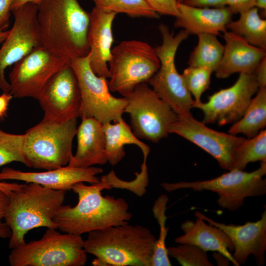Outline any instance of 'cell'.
<instances>
[{"label": "cell", "mask_w": 266, "mask_h": 266, "mask_svg": "<svg viewBox=\"0 0 266 266\" xmlns=\"http://www.w3.org/2000/svg\"><path fill=\"white\" fill-rule=\"evenodd\" d=\"M168 256L176 259L182 266H213L206 252L191 244H178L167 248Z\"/></svg>", "instance_id": "obj_32"}, {"label": "cell", "mask_w": 266, "mask_h": 266, "mask_svg": "<svg viewBox=\"0 0 266 266\" xmlns=\"http://www.w3.org/2000/svg\"><path fill=\"white\" fill-rule=\"evenodd\" d=\"M195 216V222L187 220L181 224L180 227L184 234L176 237L175 242L195 245L206 252L220 253L236 266L230 253L233 251L234 248L229 236L219 228L207 224L202 218Z\"/></svg>", "instance_id": "obj_23"}, {"label": "cell", "mask_w": 266, "mask_h": 266, "mask_svg": "<svg viewBox=\"0 0 266 266\" xmlns=\"http://www.w3.org/2000/svg\"><path fill=\"white\" fill-rule=\"evenodd\" d=\"M77 127L73 118L63 123L42 120L27 130L24 151L31 167L49 170L68 165Z\"/></svg>", "instance_id": "obj_5"}, {"label": "cell", "mask_w": 266, "mask_h": 266, "mask_svg": "<svg viewBox=\"0 0 266 266\" xmlns=\"http://www.w3.org/2000/svg\"><path fill=\"white\" fill-rule=\"evenodd\" d=\"M125 98L128 103L125 112L129 114L133 132L137 138L158 143L168 136L178 116L147 83L137 85Z\"/></svg>", "instance_id": "obj_10"}, {"label": "cell", "mask_w": 266, "mask_h": 266, "mask_svg": "<svg viewBox=\"0 0 266 266\" xmlns=\"http://www.w3.org/2000/svg\"><path fill=\"white\" fill-rule=\"evenodd\" d=\"M233 161L234 169L241 170L249 163L266 162V130H262L255 136L242 140L233 152Z\"/></svg>", "instance_id": "obj_28"}, {"label": "cell", "mask_w": 266, "mask_h": 266, "mask_svg": "<svg viewBox=\"0 0 266 266\" xmlns=\"http://www.w3.org/2000/svg\"><path fill=\"white\" fill-rule=\"evenodd\" d=\"M159 29L163 42L155 49L160 66L147 83L178 117L192 115L191 109L194 100L175 64L177 49L190 34L186 30L182 29L174 35L168 27L164 24L159 26Z\"/></svg>", "instance_id": "obj_7"}, {"label": "cell", "mask_w": 266, "mask_h": 266, "mask_svg": "<svg viewBox=\"0 0 266 266\" xmlns=\"http://www.w3.org/2000/svg\"><path fill=\"white\" fill-rule=\"evenodd\" d=\"M14 20L0 48V89L10 92V85L5 78V70L34 48L41 45L37 18V5L27 3L11 10Z\"/></svg>", "instance_id": "obj_12"}, {"label": "cell", "mask_w": 266, "mask_h": 266, "mask_svg": "<svg viewBox=\"0 0 266 266\" xmlns=\"http://www.w3.org/2000/svg\"><path fill=\"white\" fill-rule=\"evenodd\" d=\"M224 52L215 76L224 79L235 73H253L266 57V49L253 46L230 31L223 32Z\"/></svg>", "instance_id": "obj_20"}, {"label": "cell", "mask_w": 266, "mask_h": 266, "mask_svg": "<svg viewBox=\"0 0 266 266\" xmlns=\"http://www.w3.org/2000/svg\"><path fill=\"white\" fill-rule=\"evenodd\" d=\"M168 201L167 196L162 194L155 200L152 209L153 215L160 226V234L155 244L151 266H171L166 245V239L168 230V228L166 227L167 219L166 211Z\"/></svg>", "instance_id": "obj_29"}, {"label": "cell", "mask_w": 266, "mask_h": 266, "mask_svg": "<svg viewBox=\"0 0 266 266\" xmlns=\"http://www.w3.org/2000/svg\"><path fill=\"white\" fill-rule=\"evenodd\" d=\"M9 202V197L0 189V218H3Z\"/></svg>", "instance_id": "obj_41"}, {"label": "cell", "mask_w": 266, "mask_h": 266, "mask_svg": "<svg viewBox=\"0 0 266 266\" xmlns=\"http://www.w3.org/2000/svg\"><path fill=\"white\" fill-rule=\"evenodd\" d=\"M65 195V190L32 182L12 191L3 218L11 231L9 248L25 244V235L31 230L41 227L57 229L54 218L63 205Z\"/></svg>", "instance_id": "obj_4"}, {"label": "cell", "mask_w": 266, "mask_h": 266, "mask_svg": "<svg viewBox=\"0 0 266 266\" xmlns=\"http://www.w3.org/2000/svg\"><path fill=\"white\" fill-rule=\"evenodd\" d=\"M180 13L174 27L186 30L189 34L210 33L216 35L227 31L233 13L228 6L195 7L178 3Z\"/></svg>", "instance_id": "obj_22"}, {"label": "cell", "mask_w": 266, "mask_h": 266, "mask_svg": "<svg viewBox=\"0 0 266 266\" xmlns=\"http://www.w3.org/2000/svg\"><path fill=\"white\" fill-rule=\"evenodd\" d=\"M259 89L254 73H239L235 83L208 97L206 102L194 103L203 113L202 123L221 126L234 123L243 115L253 95Z\"/></svg>", "instance_id": "obj_14"}, {"label": "cell", "mask_w": 266, "mask_h": 266, "mask_svg": "<svg viewBox=\"0 0 266 266\" xmlns=\"http://www.w3.org/2000/svg\"><path fill=\"white\" fill-rule=\"evenodd\" d=\"M112 188L104 175L98 183L74 184L71 190L77 195L78 202L73 207L63 205L60 208L54 218L57 229L64 233L81 235L128 223L133 215L128 211L127 201L122 198L102 195L103 190Z\"/></svg>", "instance_id": "obj_1"}, {"label": "cell", "mask_w": 266, "mask_h": 266, "mask_svg": "<svg viewBox=\"0 0 266 266\" xmlns=\"http://www.w3.org/2000/svg\"><path fill=\"white\" fill-rule=\"evenodd\" d=\"M116 13L95 6L89 13L88 41L91 68L97 76L110 77L108 63L111 56L113 42L112 26Z\"/></svg>", "instance_id": "obj_19"}, {"label": "cell", "mask_w": 266, "mask_h": 266, "mask_svg": "<svg viewBox=\"0 0 266 266\" xmlns=\"http://www.w3.org/2000/svg\"><path fill=\"white\" fill-rule=\"evenodd\" d=\"M9 30L0 31V44L2 43L6 38Z\"/></svg>", "instance_id": "obj_45"}, {"label": "cell", "mask_w": 266, "mask_h": 266, "mask_svg": "<svg viewBox=\"0 0 266 266\" xmlns=\"http://www.w3.org/2000/svg\"><path fill=\"white\" fill-rule=\"evenodd\" d=\"M158 14L174 16L180 15L177 0H144Z\"/></svg>", "instance_id": "obj_34"}, {"label": "cell", "mask_w": 266, "mask_h": 266, "mask_svg": "<svg viewBox=\"0 0 266 266\" xmlns=\"http://www.w3.org/2000/svg\"><path fill=\"white\" fill-rule=\"evenodd\" d=\"M41 0H14L11 7V10L13 8L19 7L27 3H33L37 4Z\"/></svg>", "instance_id": "obj_43"}, {"label": "cell", "mask_w": 266, "mask_h": 266, "mask_svg": "<svg viewBox=\"0 0 266 266\" xmlns=\"http://www.w3.org/2000/svg\"><path fill=\"white\" fill-rule=\"evenodd\" d=\"M83 243L81 235L47 228L40 239L12 249L8 262L11 266H83L87 260Z\"/></svg>", "instance_id": "obj_6"}, {"label": "cell", "mask_w": 266, "mask_h": 266, "mask_svg": "<svg viewBox=\"0 0 266 266\" xmlns=\"http://www.w3.org/2000/svg\"><path fill=\"white\" fill-rule=\"evenodd\" d=\"M12 98L11 92L2 93L0 95V121L6 116L8 105Z\"/></svg>", "instance_id": "obj_39"}, {"label": "cell", "mask_w": 266, "mask_h": 266, "mask_svg": "<svg viewBox=\"0 0 266 266\" xmlns=\"http://www.w3.org/2000/svg\"><path fill=\"white\" fill-rule=\"evenodd\" d=\"M14 0H0V31H4L9 24L11 7Z\"/></svg>", "instance_id": "obj_36"}, {"label": "cell", "mask_w": 266, "mask_h": 266, "mask_svg": "<svg viewBox=\"0 0 266 266\" xmlns=\"http://www.w3.org/2000/svg\"><path fill=\"white\" fill-rule=\"evenodd\" d=\"M157 239L147 228L128 223L88 233L86 253L95 266H151Z\"/></svg>", "instance_id": "obj_3"}, {"label": "cell", "mask_w": 266, "mask_h": 266, "mask_svg": "<svg viewBox=\"0 0 266 266\" xmlns=\"http://www.w3.org/2000/svg\"><path fill=\"white\" fill-rule=\"evenodd\" d=\"M24 185L0 181V189L9 196L12 191L21 189Z\"/></svg>", "instance_id": "obj_40"}, {"label": "cell", "mask_w": 266, "mask_h": 266, "mask_svg": "<svg viewBox=\"0 0 266 266\" xmlns=\"http://www.w3.org/2000/svg\"><path fill=\"white\" fill-rule=\"evenodd\" d=\"M108 65L109 90L127 97L137 85L148 83L159 69L160 63L155 49L149 44L130 40L121 42L111 49Z\"/></svg>", "instance_id": "obj_8"}, {"label": "cell", "mask_w": 266, "mask_h": 266, "mask_svg": "<svg viewBox=\"0 0 266 266\" xmlns=\"http://www.w3.org/2000/svg\"><path fill=\"white\" fill-rule=\"evenodd\" d=\"M103 172L98 167H73L64 166L43 172H25L9 167L0 171V181L17 180L34 183L42 186L58 190H70L79 182L90 184L100 182L97 174Z\"/></svg>", "instance_id": "obj_18"}, {"label": "cell", "mask_w": 266, "mask_h": 266, "mask_svg": "<svg viewBox=\"0 0 266 266\" xmlns=\"http://www.w3.org/2000/svg\"><path fill=\"white\" fill-rule=\"evenodd\" d=\"M265 209L260 220L247 222L242 225L218 222L198 211L195 212L194 215L219 228L229 236L234 248L232 256L236 266L245 264L250 255H253L257 265L261 266L266 264V209Z\"/></svg>", "instance_id": "obj_17"}, {"label": "cell", "mask_w": 266, "mask_h": 266, "mask_svg": "<svg viewBox=\"0 0 266 266\" xmlns=\"http://www.w3.org/2000/svg\"><path fill=\"white\" fill-rule=\"evenodd\" d=\"M95 6L116 14L124 13L132 17L157 19L156 13L144 0H91Z\"/></svg>", "instance_id": "obj_30"}, {"label": "cell", "mask_w": 266, "mask_h": 266, "mask_svg": "<svg viewBox=\"0 0 266 266\" xmlns=\"http://www.w3.org/2000/svg\"><path fill=\"white\" fill-rule=\"evenodd\" d=\"M266 126V88H259L242 117L230 128L228 133L255 136Z\"/></svg>", "instance_id": "obj_25"}, {"label": "cell", "mask_w": 266, "mask_h": 266, "mask_svg": "<svg viewBox=\"0 0 266 266\" xmlns=\"http://www.w3.org/2000/svg\"><path fill=\"white\" fill-rule=\"evenodd\" d=\"M212 72L204 67L188 66L184 70L182 75L188 91L194 97V103L201 101L202 94L209 88Z\"/></svg>", "instance_id": "obj_33"}, {"label": "cell", "mask_w": 266, "mask_h": 266, "mask_svg": "<svg viewBox=\"0 0 266 266\" xmlns=\"http://www.w3.org/2000/svg\"><path fill=\"white\" fill-rule=\"evenodd\" d=\"M76 132L77 148L68 166L88 167L107 163L106 139L102 124L91 117H81Z\"/></svg>", "instance_id": "obj_21"}, {"label": "cell", "mask_w": 266, "mask_h": 266, "mask_svg": "<svg viewBox=\"0 0 266 266\" xmlns=\"http://www.w3.org/2000/svg\"><path fill=\"white\" fill-rule=\"evenodd\" d=\"M197 35L198 43L190 55L189 66L204 67L214 72L222 59L224 45L216 35L204 33Z\"/></svg>", "instance_id": "obj_27"}, {"label": "cell", "mask_w": 266, "mask_h": 266, "mask_svg": "<svg viewBox=\"0 0 266 266\" xmlns=\"http://www.w3.org/2000/svg\"><path fill=\"white\" fill-rule=\"evenodd\" d=\"M105 135V153L107 162L115 166L122 161L126 155L124 145L134 144L142 150L143 156L147 157L150 147L141 141L134 135L131 127L122 119L115 124L108 122L102 124Z\"/></svg>", "instance_id": "obj_24"}, {"label": "cell", "mask_w": 266, "mask_h": 266, "mask_svg": "<svg viewBox=\"0 0 266 266\" xmlns=\"http://www.w3.org/2000/svg\"><path fill=\"white\" fill-rule=\"evenodd\" d=\"M226 28L249 44L266 49V20L260 17L257 7L240 13L239 19L231 21Z\"/></svg>", "instance_id": "obj_26"}, {"label": "cell", "mask_w": 266, "mask_h": 266, "mask_svg": "<svg viewBox=\"0 0 266 266\" xmlns=\"http://www.w3.org/2000/svg\"><path fill=\"white\" fill-rule=\"evenodd\" d=\"M37 5L42 45L69 63L89 54V15L78 0H41Z\"/></svg>", "instance_id": "obj_2"}, {"label": "cell", "mask_w": 266, "mask_h": 266, "mask_svg": "<svg viewBox=\"0 0 266 266\" xmlns=\"http://www.w3.org/2000/svg\"><path fill=\"white\" fill-rule=\"evenodd\" d=\"M24 134L6 133L0 128V167L17 162L30 167L24 151Z\"/></svg>", "instance_id": "obj_31"}, {"label": "cell", "mask_w": 266, "mask_h": 266, "mask_svg": "<svg viewBox=\"0 0 266 266\" xmlns=\"http://www.w3.org/2000/svg\"><path fill=\"white\" fill-rule=\"evenodd\" d=\"M169 133H175L195 144L211 155L220 167L234 169L233 152L245 138L216 131L192 115L178 117L170 126Z\"/></svg>", "instance_id": "obj_16"}, {"label": "cell", "mask_w": 266, "mask_h": 266, "mask_svg": "<svg viewBox=\"0 0 266 266\" xmlns=\"http://www.w3.org/2000/svg\"><path fill=\"white\" fill-rule=\"evenodd\" d=\"M68 63L42 45L34 48L14 64L9 74L13 97L37 100L49 79Z\"/></svg>", "instance_id": "obj_13"}, {"label": "cell", "mask_w": 266, "mask_h": 266, "mask_svg": "<svg viewBox=\"0 0 266 266\" xmlns=\"http://www.w3.org/2000/svg\"><path fill=\"white\" fill-rule=\"evenodd\" d=\"M184 4L195 7H221L226 6L225 0H183Z\"/></svg>", "instance_id": "obj_37"}, {"label": "cell", "mask_w": 266, "mask_h": 266, "mask_svg": "<svg viewBox=\"0 0 266 266\" xmlns=\"http://www.w3.org/2000/svg\"><path fill=\"white\" fill-rule=\"evenodd\" d=\"M69 63L76 75L81 93L79 117H93L102 124L123 119L127 98H117L110 94L106 78L97 76L92 70L89 53Z\"/></svg>", "instance_id": "obj_11"}, {"label": "cell", "mask_w": 266, "mask_h": 266, "mask_svg": "<svg viewBox=\"0 0 266 266\" xmlns=\"http://www.w3.org/2000/svg\"><path fill=\"white\" fill-rule=\"evenodd\" d=\"M266 162L252 172L233 169L213 179L195 181L163 183L167 192L191 189L195 191H210L218 195V205L223 209L234 211L242 206L247 197L262 196L266 194Z\"/></svg>", "instance_id": "obj_9"}, {"label": "cell", "mask_w": 266, "mask_h": 266, "mask_svg": "<svg viewBox=\"0 0 266 266\" xmlns=\"http://www.w3.org/2000/svg\"><path fill=\"white\" fill-rule=\"evenodd\" d=\"M2 219L0 218V237L9 238L11 235V229L5 221H2Z\"/></svg>", "instance_id": "obj_42"}, {"label": "cell", "mask_w": 266, "mask_h": 266, "mask_svg": "<svg viewBox=\"0 0 266 266\" xmlns=\"http://www.w3.org/2000/svg\"><path fill=\"white\" fill-rule=\"evenodd\" d=\"M254 73L259 89L266 88V57L259 64Z\"/></svg>", "instance_id": "obj_38"}, {"label": "cell", "mask_w": 266, "mask_h": 266, "mask_svg": "<svg viewBox=\"0 0 266 266\" xmlns=\"http://www.w3.org/2000/svg\"><path fill=\"white\" fill-rule=\"evenodd\" d=\"M37 100L44 112V121L63 123L79 117L81 93L76 75L69 63L49 79Z\"/></svg>", "instance_id": "obj_15"}, {"label": "cell", "mask_w": 266, "mask_h": 266, "mask_svg": "<svg viewBox=\"0 0 266 266\" xmlns=\"http://www.w3.org/2000/svg\"><path fill=\"white\" fill-rule=\"evenodd\" d=\"M177 0L179 3H182L183 0Z\"/></svg>", "instance_id": "obj_46"}, {"label": "cell", "mask_w": 266, "mask_h": 266, "mask_svg": "<svg viewBox=\"0 0 266 266\" xmlns=\"http://www.w3.org/2000/svg\"><path fill=\"white\" fill-rule=\"evenodd\" d=\"M256 7L266 11V0H256Z\"/></svg>", "instance_id": "obj_44"}, {"label": "cell", "mask_w": 266, "mask_h": 266, "mask_svg": "<svg viewBox=\"0 0 266 266\" xmlns=\"http://www.w3.org/2000/svg\"><path fill=\"white\" fill-rule=\"evenodd\" d=\"M233 14L241 13L256 7V0H225Z\"/></svg>", "instance_id": "obj_35"}]
</instances>
